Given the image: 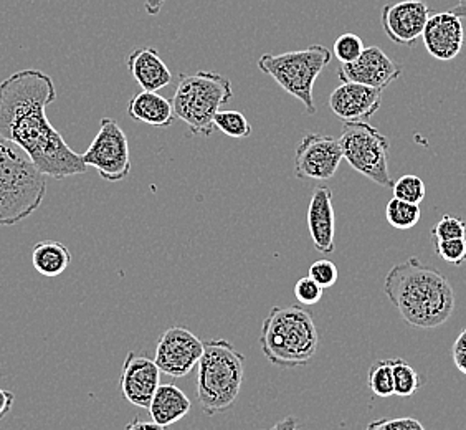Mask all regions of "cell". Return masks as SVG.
Returning a JSON list of instances; mask_svg holds the SVG:
<instances>
[{
  "mask_svg": "<svg viewBox=\"0 0 466 430\" xmlns=\"http://www.w3.org/2000/svg\"><path fill=\"white\" fill-rule=\"evenodd\" d=\"M55 99L54 80L42 70L25 68L0 81V136L22 148L46 178L65 179L88 166L46 118Z\"/></svg>",
  "mask_w": 466,
  "mask_h": 430,
  "instance_id": "cell-1",
  "label": "cell"
},
{
  "mask_svg": "<svg viewBox=\"0 0 466 430\" xmlns=\"http://www.w3.org/2000/svg\"><path fill=\"white\" fill-rule=\"evenodd\" d=\"M384 293L413 328L435 330L455 312V292L449 278L417 257L389 270Z\"/></svg>",
  "mask_w": 466,
  "mask_h": 430,
  "instance_id": "cell-2",
  "label": "cell"
},
{
  "mask_svg": "<svg viewBox=\"0 0 466 430\" xmlns=\"http://www.w3.org/2000/svg\"><path fill=\"white\" fill-rule=\"evenodd\" d=\"M261 353L273 366H306L318 353L319 334L313 314L303 306H273L261 324Z\"/></svg>",
  "mask_w": 466,
  "mask_h": 430,
  "instance_id": "cell-3",
  "label": "cell"
},
{
  "mask_svg": "<svg viewBox=\"0 0 466 430\" xmlns=\"http://www.w3.org/2000/svg\"><path fill=\"white\" fill-rule=\"evenodd\" d=\"M46 194V176L22 148L0 136V227L25 220Z\"/></svg>",
  "mask_w": 466,
  "mask_h": 430,
  "instance_id": "cell-4",
  "label": "cell"
},
{
  "mask_svg": "<svg viewBox=\"0 0 466 430\" xmlns=\"http://www.w3.org/2000/svg\"><path fill=\"white\" fill-rule=\"evenodd\" d=\"M198 366V404L202 411L207 415L228 411L242 389V353L227 340L206 341Z\"/></svg>",
  "mask_w": 466,
  "mask_h": 430,
  "instance_id": "cell-5",
  "label": "cell"
},
{
  "mask_svg": "<svg viewBox=\"0 0 466 430\" xmlns=\"http://www.w3.org/2000/svg\"><path fill=\"white\" fill-rule=\"evenodd\" d=\"M232 97V83L220 73L180 75L171 99L174 117L187 125L190 135L210 136L217 113Z\"/></svg>",
  "mask_w": 466,
  "mask_h": 430,
  "instance_id": "cell-6",
  "label": "cell"
},
{
  "mask_svg": "<svg viewBox=\"0 0 466 430\" xmlns=\"http://www.w3.org/2000/svg\"><path fill=\"white\" fill-rule=\"evenodd\" d=\"M331 60L332 52L328 46H311L287 54L261 55L258 68L277 81L288 95L303 103L308 115H314V83Z\"/></svg>",
  "mask_w": 466,
  "mask_h": 430,
  "instance_id": "cell-7",
  "label": "cell"
},
{
  "mask_svg": "<svg viewBox=\"0 0 466 430\" xmlns=\"http://www.w3.org/2000/svg\"><path fill=\"white\" fill-rule=\"evenodd\" d=\"M342 158L359 174L382 188H392L394 180L389 172L390 143L386 136L368 121H350L342 125L339 138Z\"/></svg>",
  "mask_w": 466,
  "mask_h": 430,
  "instance_id": "cell-8",
  "label": "cell"
},
{
  "mask_svg": "<svg viewBox=\"0 0 466 430\" xmlns=\"http://www.w3.org/2000/svg\"><path fill=\"white\" fill-rule=\"evenodd\" d=\"M88 168L98 170L99 176L109 182L126 179L131 172L129 144L123 128L113 118H103L99 131L88 149L81 154Z\"/></svg>",
  "mask_w": 466,
  "mask_h": 430,
  "instance_id": "cell-9",
  "label": "cell"
},
{
  "mask_svg": "<svg viewBox=\"0 0 466 430\" xmlns=\"http://www.w3.org/2000/svg\"><path fill=\"white\" fill-rule=\"evenodd\" d=\"M342 159L339 139L309 133L296 148L295 176L298 179L329 180L339 169Z\"/></svg>",
  "mask_w": 466,
  "mask_h": 430,
  "instance_id": "cell-10",
  "label": "cell"
},
{
  "mask_svg": "<svg viewBox=\"0 0 466 430\" xmlns=\"http://www.w3.org/2000/svg\"><path fill=\"white\" fill-rule=\"evenodd\" d=\"M204 353V341L184 326H172L162 333L154 361L161 373L171 377L187 376Z\"/></svg>",
  "mask_w": 466,
  "mask_h": 430,
  "instance_id": "cell-11",
  "label": "cell"
},
{
  "mask_svg": "<svg viewBox=\"0 0 466 430\" xmlns=\"http://www.w3.org/2000/svg\"><path fill=\"white\" fill-rule=\"evenodd\" d=\"M402 75V65L394 62L389 55L379 46H368L358 60L342 63L338 70V77L342 83L352 81L360 83L377 90H386Z\"/></svg>",
  "mask_w": 466,
  "mask_h": 430,
  "instance_id": "cell-12",
  "label": "cell"
},
{
  "mask_svg": "<svg viewBox=\"0 0 466 430\" xmlns=\"http://www.w3.org/2000/svg\"><path fill=\"white\" fill-rule=\"evenodd\" d=\"M431 10L421 0H402L387 4L380 14V22L386 36L399 46H415L423 34Z\"/></svg>",
  "mask_w": 466,
  "mask_h": 430,
  "instance_id": "cell-13",
  "label": "cell"
},
{
  "mask_svg": "<svg viewBox=\"0 0 466 430\" xmlns=\"http://www.w3.org/2000/svg\"><path fill=\"white\" fill-rule=\"evenodd\" d=\"M161 369L157 368L156 361L144 354L129 353L125 359L121 371V393L127 403L141 409H149L154 393L161 384Z\"/></svg>",
  "mask_w": 466,
  "mask_h": 430,
  "instance_id": "cell-14",
  "label": "cell"
},
{
  "mask_svg": "<svg viewBox=\"0 0 466 430\" xmlns=\"http://www.w3.org/2000/svg\"><path fill=\"white\" fill-rule=\"evenodd\" d=\"M423 46L427 52L441 62H449L457 58L465 44V30L461 26V18L457 14L440 12L431 14L427 26L421 34Z\"/></svg>",
  "mask_w": 466,
  "mask_h": 430,
  "instance_id": "cell-15",
  "label": "cell"
},
{
  "mask_svg": "<svg viewBox=\"0 0 466 430\" xmlns=\"http://www.w3.org/2000/svg\"><path fill=\"white\" fill-rule=\"evenodd\" d=\"M382 105V90L370 88L360 83L346 81L332 91L329 108L342 123L368 121Z\"/></svg>",
  "mask_w": 466,
  "mask_h": 430,
  "instance_id": "cell-16",
  "label": "cell"
},
{
  "mask_svg": "<svg viewBox=\"0 0 466 430\" xmlns=\"http://www.w3.org/2000/svg\"><path fill=\"white\" fill-rule=\"evenodd\" d=\"M308 229L316 251L319 253L336 251V215L331 189L323 186L314 190L308 207Z\"/></svg>",
  "mask_w": 466,
  "mask_h": 430,
  "instance_id": "cell-17",
  "label": "cell"
},
{
  "mask_svg": "<svg viewBox=\"0 0 466 430\" xmlns=\"http://www.w3.org/2000/svg\"><path fill=\"white\" fill-rule=\"evenodd\" d=\"M126 65L144 91H159L171 85L172 73L153 46H139L126 55Z\"/></svg>",
  "mask_w": 466,
  "mask_h": 430,
  "instance_id": "cell-18",
  "label": "cell"
},
{
  "mask_svg": "<svg viewBox=\"0 0 466 430\" xmlns=\"http://www.w3.org/2000/svg\"><path fill=\"white\" fill-rule=\"evenodd\" d=\"M127 117L136 123L167 128L174 121V109L171 101L161 97L157 91L141 90L129 99Z\"/></svg>",
  "mask_w": 466,
  "mask_h": 430,
  "instance_id": "cell-19",
  "label": "cell"
},
{
  "mask_svg": "<svg viewBox=\"0 0 466 430\" xmlns=\"http://www.w3.org/2000/svg\"><path fill=\"white\" fill-rule=\"evenodd\" d=\"M192 409L187 394L176 384H159L149 404V414L156 424L169 427L184 419Z\"/></svg>",
  "mask_w": 466,
  "mask_h": 430,
  "instance_id": "cell-20",
  "label": "cell"
},
{
  "mask_svg": "<svg viewBox=\"0 0 466 430\" xmlns=\"http://www.w3.org/2000/svg\"><path fill=\"white\" fill-rule=\"evenodd\" d=\"M72 263V253L68 247L56 241H44L32 249V265L34 269L46 278L60 277Z\"/></svg>",
  "mask_w": 466,
  "mask_h": 430,
  "instance_id": "cell-21",
  "label": "cell"
},
{
  "mask_svg": "<svg viewBox=\"0 0 466 430\" xmlns=\"http://www.w3.org/2000/svg\"><path fill=\"white\" fill-rule=\"evenodd\" d=\"M387 222L399 230H409L420 222L421 210L419 204H410L400 199H390L386 207Z\"/></svg>",
  "mask_w": 466,
  "mask_h": 430,
  "instance_id": "cell-22",
  "label": "cell"
},
{
  "mask_svg": "<svg viewBox=\"0 0 466 430\" xmlns=\"http://www.w3.org/2000/svg\"><path fill=\"white\" fill-rule=\"evenodd\" d=\"M369 389L377 397H390L394 395V371H392V359H380L376 361L368 374Z\"/></svg>",
  "mask_w": 466,
  "mask_h": 430,
  "instance_id": "cell-23",
  "label": "cell"
},
{
  "mask_svg": "<svg viewBox=\"0 0 466 430\" xmlns=\"http://www.w3.org/2000/svg\"><path fill=\"white\" fill-rule=\"evenodd\" d=\"M392 371H394V395L399 397H412L421 385L419 373L404 361V359H392Z\"/></svg>",
  "mask_w": 466,
  "mask_h": 430,
  "instance_id": "cell-24",
  "label": "cell"
},
{
  "mask_svg": "<svg viewBox=\"0 0 466 430\" xmlns=\"http://www.w3.org/2000/svg\"><path fill=\"white\" fill-rule=\"evenodd\" d=\"M214 126L220 129L225 136L243 139L251 135V125L240 111L235 109H220L214 119Z\"/></svg>",
  "mask_w": 466,
  "mask_h": 430,
  "instance_id": "cell-25",
  "label": "cell"
},
{
  "mask_svg": "<svg viewBox=\"0 0 466 430\" xmlns=\"http://www.w3.org/2000/svg\"><path fill=\"white\" fill-rule=\"evenodd\" d=\"M392 190H394L395 199H400L410 204L420 206L421 200L425 199V182L415 174H407L400 179L395 180Z\"/></svg>",
  "mask_w": 466,
  "mask_h": 430,
  "instance_id": "cell-26",
  "label": "cell"
},
{
  "mask_svg": "<svg viewBox=\"0 0 466 430\" xmlns=\"http://www.w3.org/2000/svg\"><path fill=\"white\" fill-rule=\"evenodd\" d=\"M433 251L441 261H449L455 267L463 265L466 261V237L463 239H450V241H439L431 239Z\"/></svg>",
  "mask_w": 466,
  "mask_h": 430,
  "instance_id": "cell-27",
  "label": "cell"
},
{
  "mask_svg": "<svg viewBox=\"0 0 466 430\" xmlns=\"http://www.w3.org/2000/svg\"><path fill=\"white\" fill-rule=\"evenodd\" d=\"M364 42L360 36L356 34H342L336 38L334 46H332V54L336 55V58L341 63H352L358 60L360 54L364 52Z\"/></svg>",
  "mask_w": 466,
  "mask_h": 430,
  "instance_id": "cell-28",
  "label": "cell"
},
{
  "mask_svg": "<svg viewBox=\"0 0 466 430\" xmlns=\"http://www.w3.org/2000/svg\"><path fill=\"white\" fill-rule=\"evenodd\" d=\"M466 237V222L451 215H443L439 224L431 229V239L450 241V239H463Z\"/></svg>",
  "mask_w": 466,
  "mask_h": 430,
  "instance_id": "cell-29",
  "label": "cell"
},
{
  "mask_svg": "<svg viewBox=\"0 0 466 430\" xmlns=\"http://www.w3.org/2000/svg\"><path fill=\"white\" fill-rule=\"evenodd\" d=\"M308 277L313 278L314 282L323 287L331 288L336 285L338 278H339V270L331 261H316L308 270Z\"/></svg>",
  "mask_w": 466,
  "mask_h": 430,
  "instance_id": "cell-30",
  "label": "cell"
},
{
  "mask_svg": "<svg viewBox=\"0 0 466 430\" xmlns=\"http://www.w3.org/2000/svg\"><path fill=\"white\" fill-rule=\"evenodd\" d=\"M324 288L319 287L313 278H299L295 285L296 300L301 305H316L323 298Z\"/></svg>",
  "mask_w": 466,
  "mask_h": 430,
  "instance_id": "cell-31",
  "label": "cell"
},
{
  "mask_svg": "<svg viewBox=\"0 0 466 430\" xmlns=\"http://www.w3.org/2000/svg\"><path fill=\"white\" fill-rule=\"evenodd\" d=\"M366 430H425V427L413 417H386L370 422Z\"/></svg>",
  "mask_w": 466,
  "mask_h": 430,
  "instance_id": "cell-32",
  "label": "cell"
},
{
  "mask_svg": "<svg viewBox=\"0 0 466 430\" xmlns=\"http://www.w3.org/2000/svg\"><path fill=\"white\" fill-rule=\"evenodd\" d=\"M451 354H453V361H455L458 371H461V374L466 376V328L460 333L457 341L453 343Z\"/></svg>",
  "mask_w": 466,
  "mask_h": 430,
  "instance_id": "cell-33",
  "label": "cell"
},
{
  "mask_svg": "<svg viewBox=\"0 0 466 430\" xmlns=\"http://www.w3.org/2000/svg\"><path fill=\"white\" fill-rule=\"evenodd\" d=\"M14 403H15V395L0 387V421L9 415L12 407H14Z\"/></svg>",
  "mask_w": 466,
  "mask_h": 430,
  "instance_id": "cell-34",
  "label": "cell"
},
{
  "mask_svg": "<svg viewBox=\"0 0 466 430\" xmlns=\"http://www.w3.org/2000/svg\"><path fill=\"white\" fill-rule=\"evenodd\" d=\"M125 430H166V427H162L159 424H156L154 421H141V419H133L126 425Z\"/></svg>",
  "mask_w": 466,
  "mask_h": 430,
  "instance_id": "cell-35",
  "label": "cell"
},
{
  "mask_svg": "<svg viewBox=\"0 0 466 430\" xmlns=\"http://www.w3.org/2000/svg\"><path fill=\"white\" fill-rule=\"evenodd\" d=\"M298 425H299V422H298L295 415H288L285 419L273 424V427L267 430H298Z\"/></svg>",
  "mask_w": 466,
  "mask_h": 430,
  "instance_id": "cell-36",
  "label": "cell"
},
{
  "mask_svg": "<svg viewBox=\"0 0 466 430\" xmlns=\"http://www.w3.org/2000/svg\"><path fill=\"white\" fill-rule=\"evenodd\" d=\"M164 4H166V0H146L144 9L147 12V15H159Z\"/></svg>",
  "mask_w": 466,
  "mask_h": 430,
  "instance_id": "cell-37",
  "label": "cell"
},
{
  "mask_svg": "<svg viewBox=\"0 0 466 430\" xmlns=\"http://www.w3.org/2000/svg\"><path fill=\"white\" fill-rule=\"evenodd\" d=\"M451 12L457 14L458 17L461 18V20L463 18L466 20V0H458L457 5L451 9Z\"/></svg>",
  "mask_w": 466,
  "mask_h": 430,
  "instance_id": "cell-38",
  "label": "cell"
}]
</instances>
